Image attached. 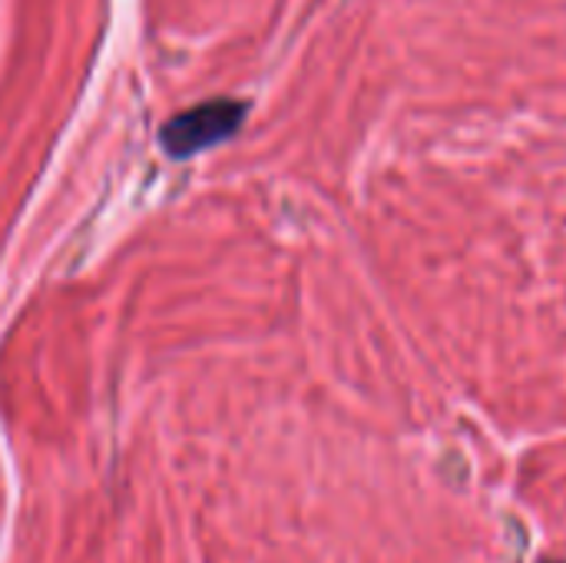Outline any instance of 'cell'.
Listing matches in <instances>:
<instances>
[{
  "label": "cell",
  "mask_w": 566,
  "mask_h": 563,
  "mask_svg": "<svg viewBox=\"0 0 566 563\" xmlns=\"http://www.w3.org/2000/svg\"><path fill=\"white\" fill-rule=\"evenodd\" d=\"M249 103L242 100H206L163 123L159 143L172 159H189L202 149L226 143L245 123Z\"/></svg>",
  "instance_id": "cell-1"
}]
</instances>
